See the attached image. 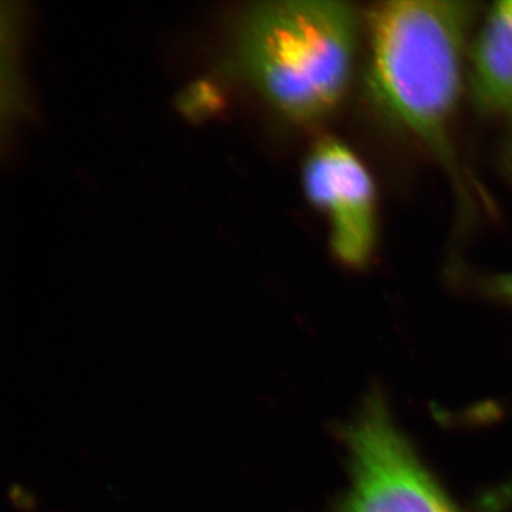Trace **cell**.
Masks as SVG:
<instances>
[{"label":"cell","instance_id":"3957f363","mask_svg":"<svg viewBox=\"0 0 512 512\" xmlns=\"http://www.w3.org/2000/svg\"><path fill=\"white\" fill-rule=\"evenodd\" d=\"M352 487L336 512H457L394 426L370 399L346 431Z\"/></svg>","mask_w":512,"mask_h":512},{"label":"cell","instance_id":"8992f818","mask_svg":"<svg viewBox=\"0 0 512 512\" xmlns=\"http://www.w3.org/2000/svg\"><path fill=\"white\" fill-rule=\"evenodd\" d=\"M487 288L494 296L512 303V272L511 274L491 276L488 279Z\"/></svg>","mask_w":512,"mask_h":512},{"label":"cell","instance_id":"6da1fadb","mask_svg":"<svg viewBox=\"0 0 512 512\" xmlns=\"http://www.w3.org/2000/svg\"><path fill=\"white\" fill-rule=\"evenodd\" d=\"M476 16L460 0H387L366 13L370 97L437 153L446 151Z\"/></svg>","mask_w":512,"mask_h":512},{"label":"cell","instance_id":"5b68a950","mask_svg":"<svg viewBox=\"0 0 512 512\" xmlns=\"http://www.w3.org/2000/svg\"><path fill=\"white\" fill-rule=\"evenodd\" d=\"M471 96L480 109L512 114V0L491 6L470 45Z\"/></svg>","mask_w":512,"mask_h":512},{"label":"cell","instance_id":"277c9868","mask_svg":"<svg viewBox=\"0 0 512 512\" xmlns=\"http://www.w3.org/2000/svg\"><path fill=\"white\" fill-rule=\"evenodd\" d=\"M306 197L326 215L330 249L349 268L372 258L377 238L376 185L365 163L338 140H325L303 168Z\"/></svg>","mask_w":512,"mask_h":512},{"label":"cell","instance_id":"52a82bcc","mask_svg":"<svg viewBox=\"0 0 512 512\" xmlns=\"http://www.w3.org/2000/svg\"><path fill=\"white\" fill-rule=\"evenodd\" d=\"M507 163L508 167H510V170L512 171V134L507 146Z\"/></svg>","mask_w":512,"mask_h":512},{"label":"cell","instance_id":"7a4b0ae2","mask_svg":"<svg viewBox=\"0 0 512 512\" xmlns=\"http://www.w3.org/2000/svg\"><path fill=\"white\" fill-rule=\"evenodd\" d=\"M362 19L342 0H276L254 6L239 35L249 80L279 113L322 119L348 93Z\"/></svg>","mask_w":512,"mask_h":512}]
</instances>
